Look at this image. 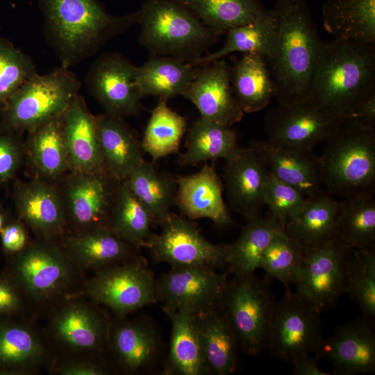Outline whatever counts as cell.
Returning <instances> with one entry per match:
<instances>
[{
  "label": "cell",
  "instance_id": "11",
  "mask_svg": "<svg viewBox=\"0 0 375 375\" xmlns=\"http://www.w3.org/2000/svg\"><path fill=\"white\" fill-rule=\"evenodd\" d=\"M320 312L297 292H285L276 302L265 350L273 358L291 363L315 353L324 340Z\"/></svg>",
  "mask_w": 375,
  "mask_h": 375
},
{
  "label": "cell",
  "instance_id": "24",
  "mask_svg": "<svg viewBox=\"0 0 375 375\" xmlns=\"http://www.w3.org/2000/svg\"><path fill=\"white\" fill-rule=\"evenodd\" d=\"M175 182V205L188 219L207 218L221 227L233 224L223 198L224 185L208 162L197 173L177 176Z\"/></svg>",
  "mask_w": 375,
  "mask_h": 375
},
{
  "label": "cell",
  "instance_id": "41",
  "mask_svg": "<svg viewBox=\"0 0 375 375\" xmlns=\"http://www.w3.org/2000/svg\"><path fill=\"white\" fill-rule=\"evenodd\" d=\"M275 18L271 11L263 18L234 27L228 30L222 48L207 53L192 65L201 66L208 64L231 53H255L265 58L270 53L276 38Z\"/></svg>",
  "mask_w": 375,
  "mask_h": 375
},
{
  "label": "cell",
  "instance_id": "10",
  "mask_svg": "<svg viewBox=\"0 0 375 375\" xmlns=\"http://www.w3.org/2000/svg\"><path fill=\"white\" fill-rule=\"evenodd\" d=\"M156 279L140 254L94 272L82 294L95 303L124 317L158 302Z\"/></svg>",
  "mask_w": 375,
  "mask_h": 375
},
{
  "label": "cell",
  "instance_id": "6",
  "mask_svg": "<svg viewBox=\"0 0 375 375\" xmlns=\"http://www.w3.org/2000/svg\"><path fill=\"white\" fill-rule=\"evenodd\" d=\"M12 277L35 315L47 314L63 299L81 293L86 281L55 241L43 239L17 253Z\"/></svg>",
  "mask_w": 375,
  "mask_h": 375
},
{
  "label": "cell",
  "instance_id": "2",
  "mask_svg": "<svg viewBox=\"0 0 375 375\" xmlns=\"http://www.w3.org/2000/svg\"><path fill=\"white\" fill-rule=\"evenodd\" d=\"M44 35L61 66L70 68L138 23V11L115 16L98 0H38Z\"/></svg>",
  "mask_w": 375,
  "mask_h": 375
},
{
  "label": "cell",
  "instance_id": "46",
  "mask_svg": "<svg viewBox=\"0 0 375 375\" xmlns=\"http://www.w3.org/2000/svg\"><path fill=\"white\" fill-rule=\"evenodd\" d=\"M38 74L32 58L0 36V112L11 96Z\"/></svg>",
  "mask_w": 375,
  "mask_h": 375
},
{
  "label": "cell",
  "instance_id": "28",
  "mask_svg": "<svg viewBox=\"0 0 375 375\" xmlns=\"http://www.w3.org/2000/svg\"><path fill=\"white\" fill-rule=\"evenodd\" d=\"M208 374L231 375L240 366L239 346L220 306L192 316Z\"/></svg>",
  "mask_w": 375,
  "mask_h": 375
},
{
  "label": "cell",
  "instance_id": "47",
  "mask_svg": "<svg viewBox=\"0 0 375 375\" xmlns=\"http://www.w3.org/2000/svg\"><path fill=\"white\" fill-rule=\"evenodd\" d=\"M308 198L296 188L268 172L264 186L265 206L270 215L284 226L294 219L305 206Z\"/></svg>",
  "mask_w": 375,
  "mask_h": 375
},
{
  "label": "cell",
  "instance_id": "4",
  "mask_svg": "<svg viewBox=\"0 0 375 375\" xmlns=\"http://www.w3.org/2000/svg\"><path fill=\"white\" fill-rule=\"evenodd\" d=\"M325 142L324 152L319 156L325 190L342 199L373 195L374 127L342 120Z\"/></svg>",
  "mask_w": 375,
  "mask_h": 375
},
{
  "label": "cell",
  "instance_id": "8",
  "mask_svg": "<svg viewBox=\"0 0 375 375\" xmlns=\"http://www.w3.org/2000/svg\"><path fill=\"white\" fill-rule=\"evenodd\" d=\"M47 315L44 333L55 355L106 354L112 317L102 306L80 293Z\"/></svg>",
  "mask_w": 375,
  "mask_h": 375
},
{
  "label": "cell",
  "instance_id": "1",
  "mask_svg": "<svg viewBox=\"0 0 375 375\" xmlns=\"http://www.w3.org/2000/svg\"><path fill=\"white\" fill-rule=\"evenodd\" d=\"M271 11L276 32L265 58L278 104L306 101L323 45L310 10L303 0H276Z\"/></svg>",
  "mask_w": 375,
  "mask_h": 375
},
{
  "label": "cell",
  "instance_id": "15",
  "mask_svg": "<svg viewBox=\"0 0 375 375\" xmlns=\"http://www.w3.org/2000/svg\"><path fill=\"white\" fill-rule=\"evenodd\" d=\"M229 274L226 270L171 267L156 279L158 301L162 307L199 315L220 306Z\"/></svg>",
  "mask_w": 375,
  "mask_h": 375
},
{
  "label": "cell",
  "instance_id": "26",
  "mask_svg": "<svg viewBox=\"0 0 375 375\" xmlns=\"http://www.w3.org/2000/svg\"><path fill=\"white\" fill-rule=\"evenodd\" d=\"M61 249L79 270L96 272L139 255V248L120 238L108 226L72 233Z\"/></svg>",
  "mask_w": 375,
  "mask_h": 375
},
{
  "label": "cell",
  "instance_id": "18",
  "mask_svg": "<svg viewBox=\"0 0 375 375\" xmlns=\"http://www.w3.org/2000/svg\"><path fill=\"white\" fill-rule=\"evenodd\" d=\"M72 173L62 199L74 233L108 226L119 181L107 172Z\"/></svg>",
  "mask_w": 375,
  "mask_h": 375
},
{
  "label": "cell",
  "instance_id": "30",
  "mask_svg": "<svg viewBox=\"0 0 375 375\" xmlns=\"http://www.w3.org/2000/svg\"><path fill=\"white\" fill-rule=\"evenodd\" d=\"M341 199L322 190L308 200L297 216L284 226L285 232L303 248L338 236Z\"/></svg>",
  "mask_w": 375,
  "mask_h": 375
},
{
  "label": "cell",
  "instance_id": "36",
  "mask_svg": "<svg viewBox=\"0 0 375 375\" xmlns=\"http://www.w3.org/2000/svg\"><path fill=\"white\" fill-rule=\"evenodd\" d=\"M172 324L169 349L162 372L167 375H206L192 316L183 310L162 308Z\"/></svg>",
  "mask_w": 375,
  "mask_h": 375
},
{
  "label": "cell",
  "instance_id": "37",
  "mask_svg": "<svg viewBox=\"0 0 375 375\" xmlns=\"http://www.w3.org/2000/svg\"><path fill=\"white\" fill-rule=\"evenodd\" d=\"M231 83L244 113L260 111L275 98V85L261 54L244 53L231 67Z\"/></svg>",
  "mask_w": 375,
  "mask_h": 375
},
{
  "label": "cell",
  "instance_id": "34",
  "mask_svg": "<svg viewBox=\"0 0 375 375\" xmlns=\"http://www.w3.org/2000/svg\"><path fill=\"white\" fill-rule=\"evenodd\" d=\"M284 225L269 215L247 220L239 238L226 244L227 272L234 276H247L260 268L262 253L274 236Z\"/></svg>",
  "mask_w": 375,
  "mask_h": 375
},
{
  "label": "cell",
  "instance_id": "54",
  "mask_svg": "<svg viewBox=\"0 0 375 375\" xmlns=\"http://www.w3.org/2000/svg\"><path fill=\"white\" fill-rule=\"evenodd\" d=\"M4 225H5V217L2 211L0 210V234Z\"/></svg>",
  "mask_w": 375,
  "mask_h": 375
},
{
  "label": "cell",
  "instance_id": "9",
  "mask_svg": "<svg viewBox=\"0 0 375 375\" xmlns=\"http://www.w3.org/2000/svg\"><path fill=\"white\" fill-rule=\"evenodd\" d=\"M271 280L255 274L228 279L220 308L237 340L239 349L251 357L265 350L276 301Z\"/></svg>",
  "mask_w": 375,
  "mask_h": 375
},
{
  "label": "cell",
  "instance_id": "49",
  "mask_svg": "<svg viewBox=\"0 0 375 375\" xmlns=\"http://www.w3.org/2000/svg\"><path fill=\"white\" fill-rule=\"evenodd\" d=\"M20 135L0 128V185L13 178L22 164L25 149Z\"/></svg>",
  "mask_w": 375,
  "mask_h": 375
},
{
  "label": "cell",
  "instance_id": "39",
  "mask_svg": "<svg viewBox=\"0 0 375 375\" xmlns=\"http://www.w3.org/2000/svg\"><path fill=\"white\" fill-rule=\"evenodd\" d=\"M208 28L218 35L228 30L265 17L260 0H181Z\"/></svg>",
  "mask_w": 375,
  "mask_h": 375
},
{
  "label": "cell",
  "instance_id": "53",
  "mask_svg": "<svg viewBox=\"0 0 375 375\" xmlns=\"http://www.w3.org/2000/svg\"><path fill=\"white\" fill-rule=\"evenodd\" d=\"M320 360L317 353L305 355L294 359L292 362V373L294 375H333L318 367Z\"/></svg>",
  "mask_w": 375,
  "mask_h": 375
},
{
  "label": "cell",
  "instance_id": "42",
  "mask_svg": "<svg viewBox=\"0 0 375 375\" xmlns=\"http://www.w3.org/2000/svg\"><path fill=\"white\" fill-rule=\"evenodd\" d=\"M167 101L159 99L153 109L145 128L141 146L153 162L179 153L184 134L187 131L185 119L172 110Z\"/></svg>",
  "mask_w": 375,
  "mask_h": 375
},
{
  "label": "cell",
  "instance_id": "40",
  "mask_svg": "<svg viewBox=\"0 0 375 375\" xmlns=\"http://www.w3.org/2000/svg\"><path fill=\"white\" fill-rule=\"evenodd\" d=\"M153 225L149 213L132 193L126 181L119 182L108 227L120 238L140 249L153 234Z\"/></svg>",
  "mask_w": 375,
  "mask_h": 375
},
{
  "label": "cell",
  "instance_id": "5",
  "mask_svg": "<svg viewBox=\"0 0 375 375\" xmlns=\"http://www.w3.org/2000/svg\"><path fill=\"white\" fill-rule=\"evenodd\" d=\"M138 11L139 42L153 55L192 64L217 41L181 0H145Z\"/></svg>",
  "mask_w": 375,
  "mask_h": 375
},
{
  "label": "cell",
  "instance_id": "14",
  "mask_svg": "<svg viewBox=\"0 0 375 375\" xmlns=\"http://www.w3.org/2000/svg\"><path fill=\"white\" fill-rule=\"evenodd\" d=\"M106 355L116 372L124 374L155 372L166 356L160 329L144 315L112 317Z\"/></svg>",
  "mask_w": 375,
  "mask_h": 375
},
{
  "label": "cell",
  "instance_id": "23",
  "mask_svg": "<svg viewBox=\"0 0 375 375\" xmlns=\"http://www.w3.org/2000/svg\"><path fill=\"white\" fill-rule=\"evenodd\" d=\"M13 199L18 215L41 239L54 241L64 233L67 215L56 188L43 179L15 185Z\"/></svg>",
  "mask_w": 375,
  "mask_h": 375
},
{
  "label": "cell",
  "instance_id": "17",
  "mask_svg": "<svg viewBox=\"0 0 375 375\" xmlns=\"http://www.w3.org/2000/svg\"><path fill=\"white\" fill-rule=\"evenodd\" d=\"M341 121L322 111L308 101L281 105L265 117L267 140L281 146L312 150L324 142Z\"/></svg>",
  "mask_w": 375,
  "mask_h": 375
},
{
  "label": "cell",
  "instance_id": "33",
  "mask_svg": "<svg viewBox=\"0 0 375 375\" xmlns=\"http://www.w3.org/2000/svg\"><path fill=\"white\" fill-rule=\"evenodd\" d=\"M241 149L231 126L199 115L187 129L185 151L179 154L178 161L183 165H196L219 158L228 160Z\"/></svg>",
  "mask_w": 375,
  "mask_h": 375
},
{
  "label": "cell",
  "instance_id": "43",
  "mask_svg": "<svg viewBox=\"0 0 375 375\" xmlns=\"http://www.w3.org/2000/svg\"><path fill=\"white\" fill-rule=\"evenodd\" d=\"M338 236L353 249L375 250L373 195L341 199Z\"/></svg>",
  "mask_w": 375,
  "mask_h": 375
},
{
  "label": "cell",
  "instance_id": "50",
  "mask_svg": "<svg viewBox=\"0 0 375 375\" xmlns=\"http://www.w3.org/2000/svg\"><path fill=\"white\" fill-rule=\"evenodd\" d=\"M35 313L21 288L12 277L0 276V315Z\"/></svg>",
  "mask_w": 375,
  "mask_h": 375
},
{
  "label": "cell",
  "instance_id": "13",
  "mask_svg": "<svg viewBox=\"0 0 375 375\" xmlns=\"http://www.w3.org/2000/svg\"><path fill=\"white\" fill-rule=\"evenodd\" d=\"M160 226L161 232L153 233L144 246L153 261L171 267H226V244L208 241L194 222L171 212Z\"/></svg>",
  "mask_w": 375,
  "mask_h": 375
},
{
  "label": "cell",
  "instance_id": "3",
  "mask_svg": "<svg viewBox=\"0 0 375 375\" xmlns=\"http://www.w3.org/2000/svg\"><path fill=\"white\" fill-rule=\"evenodd\" d=\"M373 91L375 44L338 39L323 42L306 101L342 121Z\"/></svg>",
  "mask_w": 375,
  "mask_h": 375
},
{
  "label": "cell",
  "instance_id": "52",
  "mask_svg": "<svg viewBox=\"0 0 375 375\" xmlns=\"http://www.w3.org/2000/svg\"><path fill=\"white\" fill-rule=\"evenodd\" d=\"M346 119L374 127L375 91L370 92L360 101Z\"/></svg>",
  "mask_w": 375,
  "mask_h": 375
},
{
  "label": "cell",
  "instance_id": "51",
  "mask_svg": "<svg viewBox=\"0 0 375 375\" xmlns=\"http://www.w3.org/2000/svg\"><path fill=\"white\" fill-rule=\"evenodd\" d=\"M0 235L3 249L10 253H18L29 243L22 220H14L5 224Z\"/></svg>",
  "mask_w": 375,
  "mask_h": 375
},
{
  "label": "cell",
  "instance_id": "16",
  "mask_svg": "<svg viewBox=\"0 0 375 375\" xmlns=\"http://www.w3.org/2000/svg\"><path fill=\"white\" fill-rule=\"evenodd\" d=\"M135 72L136 66L121 54L106 53L91 65L85 82L105 112L124 118L137 115L142 109Z\"/></svg>",
  "mask_w": 375,
  "mask_h": 375
},
{
  "label": "cell",
  "instance_id": "20",
  "mask_svg": "<svg viewBox=\"0 0 375 375\" xmlns=\"http://www.w3.org/2000/svg\"><path fill=\"white\" fill-rule=\"evenodd\" d=\"M183 97L197 107L200 116L223 125L231 126L244 115L232 89L231 67L224 58L196 66Z\"/></svg>",
  "mask_w": 375,
  "mask_h": 375
},
{
  "label": "cell",
  "instance_id": "48",
  "mask_svg": "<svg viewBox=\"0 0 375 375\" xmlns=\"http://www.w3.org/2000/svg\"><path fill=\"white\" fill-rule=\"evenodd\" d=\"M48 368L57 375H109L116 372L106 354L55 355Z\"/></svg>",
  "mask_w": 375,
  "mask_h": 375
},
{
  "label": "cell",
  "instance_id": "31",
  "mask_svg": "<svg viewBox=\"0 0 375 375\" xmlns=\"http://www.w3.org/2000/svg\"><path fill=\"white\" fill-rule=\"evenodd\" d=\"M24 149L30 164L42 178L55 179L69 169L64 113L28 132Z\"/></svg>",
  "mask_w": 375,
  "mask_h": 375
},
{
  "label": "cell",
  "instance_id": "27",
  "mask_svg": "<svg viewBox=\"0 0 375 375\" xmlns=\"http://www.w3.org/2000/svg\"><path fill=\"white\" fill-rule=\"evenodd\" d=\"M64 132L72 172H106L99 142L97 117L90 112L79 93L64 112Z\"/></svg>",
  "mask_w": 375,
  "mask_h": 375
},
{
  "label": "cell",
  "instance_id": "45",
  "mask_svg": "<svg viewBox=\"0 0 375 375\" xmlns=\"http://www.w3.org/2000/svg\"><path fill=\"white\" fill-rule=\"evenodd\" d=\"M303 247L290 238L283 230L278 232L264 251L260 268L265 272L266 278L278 280L290 292L295 272L302 262Z\"/></svg>",
  "mask_w": 375,
  "mask_h": 375
},
{
  "label": "cell",
  "instance_id": "22",
  "mask_svg": "<svg viewBox=\"0 0 375 375\" xmlns=\"http://www.w3.org/2000/svg\"><path fill=\"white\" fill-rule=\"evenodd\" d=\"M268 172L262 156L251 146L226 160L223 185L229 206L247 220L262 216Z\"/></svg>",
  "mask_w": 375,
  "mask_h": 375
},
{
  "label": "cell",
  "instance_id": "21",
  "mask_svg": "<svg viewBox=\"0 0 375 375\" xmlns=\"http://www.w3.org/2000/svg\"><path fill=\"white\" fill-rule=\"evenodd\" d=\"M32 319L0 322V372L33 374L49 367L55 353Z\"/></svg>",
  "mask_w": 375,
  "mask_h": 375
},
{
  "label": "cell",
  "instance_id": "7",
  "mask_svg": "<svg viewBox=\"0 0 375 375\" xmlns=\"http://www.w3.org/2000/svg\"><path fill=\"white\" fill-rule=\"evenodd\" d=\"M81 82L69 68L60 66L50 73L26 81L1 111L0 128L22 134L65 112L78 94Z\"/></svg>",
  "mask_w": 375,
  "mask_h": 375
},
{
  "label": "cell",
  "instance_id": "29",
  "mask_svg": "<svg viewBox=\"0 0 375 375\" xmlns=\"http://www.w3.org/2000/svg\"><path fill=\"white\" fill-rule=\"evenodd\" d=\"M96 117L106 172L117 181H125L144 160L141 141L124 118L106 112Z\"/></svg>",
  "mask_w": 375,
  "mask_h": 375
},
{
  "label": "cell",
  "instance_id": "38",
  "mask_svg": "<svg viewBox=\"0 0 375 375\" xmlns=\"http://www.w3.org/2000/svg\"><path fill=\"white\" fill-rule=\"evenodd\" d=\"M125 181L132 193L149 213L153 224L161 225L175 205V180L160 172L153 162L144 160Z\"/></svg>",
  "mask_w": 375,
  "mask_h": 375
},
{
  "label": "cell",
  "instance_id": "19",
  "mask_svg": "<svg viewBox=\"0 0 375 375\" xmlns=\"http://www.w3.org/2000/svg\"><path fill=\"white\" fill-rule=\"evenodd\" d=\"M331 363L333 374L356 375L375 372V333L363 316L337 327L323 340L316 352Z\"/></svg>",
  "mask_w": 375,
  "mask_h": 375
},
{
  "label": "cell",
  "instance_id": "44",
  "mask_svg": "<svg viewBox=\"0 0 375 375\" xmlns=\"http://www.w3.org/2000/svg\"><path fill=\"white\" fill-rule=\"evenodd\" d=\"M345 292L372 324L375 321V251L353 249L345 271Z\"/></svg>",
  "mask_w": 375,
  "mask_h": 375
},
{
  "label": "cell",
  "instance_id": "25",
  "mask_svg": "<svg viewBox=\"0 0 375 375\" xmlns=\"http://www.w3.org/2000/svg\"><path fill=\"white\" fill-rule=\"evenodd\" d=\"M251 146L262 156L270 173L307 198L323 190L319 157L312 150L277 145L267 140L254 141Z\"/></svg>",
  "mask_w": 375,
  "mask_h": 375
},
{
  "label": "cell",
  "instance_id": "35",
  "mask_svg": "<svg viewBox=\"0 0 375 375\" xmlns=\"http://www.w3.org/2000/svg\"><path fill=\"white\" fill-rule=\"evenodd\" d=\"M322 17L334 39L375 44V0H326Z\"/></svg>",
  "mask_w": 375,
  "mask_h": 375
},
{
  "label": "cell",
  "instance_id": "12",
  "mask_svg": "<svg viewBox=\"0 0 375 375\" xmlns=\"http://www.w3.org/2000/svg\"><path fill=\"white\" fill-rule=\"evenodd\" d=\"M303 249L293 281L296 292L320 312L334 308L346 294V266L353 249L338 236Z\"/></svg>",
  "mask_w": 375,
  "mask_h": 375
},
{
  "label": "cell",
  "instance_id": "32",
  "mask_svg": "<svg viewBox=\"0 0 375 375\" xmlns=\"http://www.w3.org/2000/svg\"><path fill=\"white\" fill-rule=\"evenodd\" d=\"M196 66L182 60L153 55L136 67L135 83L140 95L167 101L184 96L195 74Z\"/></svg>",
  "mask_w": 375,
  "mask_h": 375
}]
</instances>
